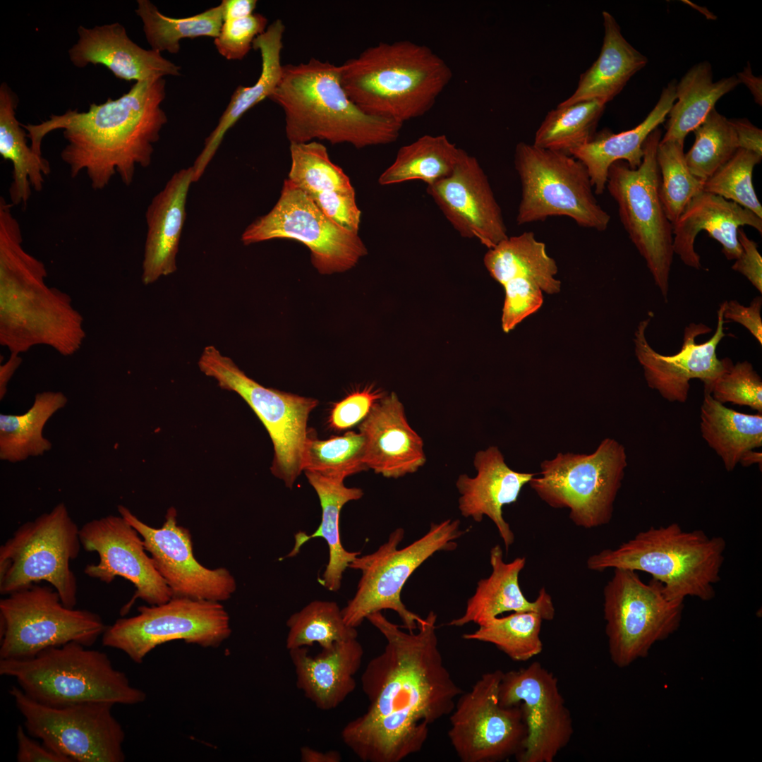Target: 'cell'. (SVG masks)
Masks as SVG:
<instances>
[{
  "label": "cell",
  "instance_id": "1",
  "mask_svg": "<svg viewBox=\"0 0 762 762\" xmlns=\"http://www.w3.org/2000/svg\"><path fill=\"white\" fill-rule=\"evenodd\" d=\"M385 638L361 677L369 705L342 729L344 744L363 762H400L420 751L430 727L450 715L463 691L444 664L430 611L418 632L404 631L381 612L366 618Z\"/></svg>",
  "mask_w": 762,
  "mask_h": 762
},
{
  "label": "cell",
  "instance_id": "2",
  "mask_svg": "<svg viewBox=\"0 0 762 762\" xmlns=\"http://www.w3.org/2000/svg\"><path fill=\"white\" fill-rule=\"evenodd\" d=\"M165 87L164 78L135 82L118 99L109 97L104 103H92L87 111L68 109L38 124L22 126L27 131L32 149L42 155L45 135L63 130L67 144L61 157L71 178L85 171L91 187L101 190L118 174L129 186L136 167L151 164L153 145L167 122L161 107Z\"/></svg>",
  "mask_w": 762,
  "mask_h": 762
},
{
  "label": "cell",
  "instance_id": "3",
  "mask_svg": "<svg viewBox=\"0 0 762 762\" xmlns=\"http://www.w3.org/2000/svg\"><path fill=\"white\" fill-rule=\"evenodd\" d=\"M13 212L0 214L1 340L12 353L38 344L64 355L75 351L84 332L65 295L45 284L44 264L23 247Z\"/></svg>",
  "mask_w": 762,
  "mask_h": 762
},
{
  "label": "cell",
  "instance_id": "4",
  "mask_svg": "<svg viewBox=\"0 0 762 762\" xmlns=\"http://www.w3.org/2000/svg\"><path fill=\"white\" fill-rule=\"evenodd\" d=\"M269 99L284 113L290 144L318 139L358 149L387 145L397 140L403 126L362 110L342 87L339 66L318 59L283 65Z\"/></svg>",
  "mask_w": 762,
  "mask_h": 762
},
{
  "label": "cell",
  "instance_id": "5",
  "mask_svg": "<svg viewBox=\"0 0 762 762\" xmlns=\"http://www.w3.org/2000/svg\"><path fill=\"white\" fill-rule=\"evenodd\" d=\"M339 67L342 87L356 105L401 124L428 112L453 75L430 47L409 40L380 42Z\"/></svg>",
  "mask_w": 762,
  "mask_h": 762
},
{
  "label": "cell",
  "instance_id": "6",
  "mask_svg": "<svg viewBox=\"0 0 762 762\" xmlns=\"http://www.w3.org/2000/svg\"><path fill=\"white\" fill-rule=\"evenodd\" d=\"M726 542L701 530L684 531L677 523L651 526L615 548L591 555L588 569H626L646 572L663 585L667 597L684 601L695 597L708 601L720 580Z\"/></svg>",
  "mask_w": 762,
  "mask_h": 762
},
{
  "label": "cell",
  "instance_id": "7",
  "mask_svg": "<svg viewBox=\"0 0 762 762\" xmlns=\"http://www.w3.org/2000/svg\"><path fill=\"white\" fill-rule=\"evenodd\" d=\"M76 642L21 660H0V675L13 677L33 700L61 707L87 702L136 705L146 699L109 656Z\"/></svg>",
  "mask_w": 762,
  "mask_h": 762
},
{
  "label": "cell",
  "instance_id": "8",
  "mask_svg": "<svg viewBox=\"0 0 762 762\" xmlns=\"http://www.w3.org/2000/svg\"><path fill=\"white\" fill-rule=\"evenodd\" d=\"M468 531L460 528L458 519L432 523L424 536L399 549L404 530L397 528L377 550L356 557L349 568L361 571V576L353 597L341 609L345 623L356 628L370 614L392 610L398 614L404 628L414 631L423 618L403 603L401 593L404 584L435 553L455 550L456 540Z\"/></svg>",
  "mask_w": 762,
  "mask_h": 762
},
{
  "label": "cell",
  "instance_id": "9",
  "mask_svg": "<svg viewBox=\"0 0 762 762\" xmlns=\"http://www.w3.org/2000/svg\"><path fill=\"white\" fill-rule=\"evenodd\" d=\"M514 164L521 184L517 224L564 216L583 228L607 229L610 216L598 204L588 171L579 160L520 142L515 147Z\"/></svg>",
  "mask_w": 762,
  "mask_h": 762
},
{
  "label": "cell",
  "instance_id": "10",
  "mask_svg": "<svg viewBox=\"0 0 762 762\" xmlns=\"http://www.w3.org/2000/svg\"><path fill=\"white\" fill-rule=\"evenodd\" d=\"M627 466L624 447L607 437L591 454L558 453L540 464L528 485L548 505L566 508L579 527L608 524Z\"/></svg>",
  "mask_w": 762,
  "mask_h": 762
},
{
  "label": "cell",
  "instance_id": "11",
  "mask_svg": "<svg viewBox=\"0 0 762 762\" xmlns=\"http://www.w3.org/2000/svg\"><path fill=\"white\" fill-rule=\"evenodd\" d=\"M81 547L80 528L63 502L23 524L0 547V593L46 581L74 608L78 583L71 562Z\"/></svg>",
  "mask_w": 762,
  "mask_h": 762
},
{
  "label": "cell",
  "instance_id": "12",
  "mask_svg": "<svg viewBox=\"0 0 762 762\" xmlns=\"http://www.w3.org/2000/svg\"><path fill=\"white\" fill-rule=\"evenodd\" d=\"M661 136L659 128L648 136L639 167L632 169L624 161L613 163L608 170L606 188L617 205L622 224L667 303L675 253L672 224L659 195L656 154Z\"/></svg>",
  "mask_w": 762,
  "mask_h": 762
},
{
  "label": "cell",
  "instance_id": "13",
  "mask_svg": "<svg viewBox=\"0 0 762 762\" xmlns=\"http://www.w3.org/2000/svg\"><path fill=\"white\" fill-rule=\"evenodd\" d=\"M107 627L98 614L66 607L54 588L34 583L0 600V660L32 658L70 642L90 647Z\"/></svg>",
  "mask_w": 762,
  "mask_h": 762
},
{
  "label": "cell",
  "instance_id": "14",
  "mask_svg": "<svg viewBox=\"0 0 762 762\" xmlns=\"http://www.w3.org/2000/svg\"><path fill=\"white\" fill-rule=\"evenodd\" d=\"M684 601L667 597L663 585L643 582L637 572L614 569L603 588L605 633L611 660L619 667L647 656L651 648L679 628Z\"/></svg>",
  "mask_w": 762,
  "mask_h": 762
},
{
  "label": "cell",
  "instance_id": "15",
  "mask_svg": "<svg viewBox=\"0 0 762 762\" xmlns=\"http://www.w3.org/2000/svg\"><path fill=\"white\" fill-rule=\"evenodd\" d=\"M198 366L202 373L214 379L219 387L236 392L253 409L273 443L271 471L291 488L303 471L308 419L318 400L260 385L212 345L205 347Z\"/></svg>",
  "mask_w": 762,
  "mask_h": 762
},
{
  "label": "cell",
  "instance_id": "16",
  "mask_svg": "<svg viewBox=\"0 0 762 762\" xmlns=\"http://www.w3.org/2000/svg\"><path fill=\"white\" fill-rule=\"evenodd\" d=\"M29 735L71 762H123L125 732L113 704L87 702L61 707L42 704L19 687L8 690Z\"/></svg>",
  "mask_w": 762,
  "mask_h": 762
},
{
  "label": "cell",
  "instance_id": "17",
  "mask_svg": "<svg viewBox=\"0 0 762 762\" xmlns=\"http://www.w3.org/2000/svg\"><path fill=\"white\" fill-rule=\"evenodd\" d=\"M138 615L107 626L104 646L121 651L140 664L156 647L181 640L203 648H217L231 636L230 617L222 603L171 598L159 605H142Z\"/></svg>",
  "mask_w": 762,
  "mask_h": 762
},
{
  "label": "cell",
  "instance_id": "18",
  "mask_svg": "<svg viewBox=\"0 0 762 762\" xmlns=\"http://www.w3.org/2000/svg\"><path fill=\"white\" fill-rule=\"evenodd\" d=\"M274 238L304 244L310 251L313 266L322 274L349 270L368 253L358 233L332 222L287 179L272 209L250 224L241 235L245 245Z\"/></svg>",
  "mask_w": 762,
  "mask_h": 762
},
{
  "label": "cell",
  "instance_id": "19",
  "mask_svg": "<svg viewBox=\"0 0 762 762\" xmlns=\"http://www.w3.org/2000/svg\"><path fill=\"white\" fill-rule=\"evenodd\" d=\"M503 673L495 670L483 674L456 701L448 737L462 762H500L522 750L527 729L521 707L500 703Z\"/></svg>",
  "mask_w": 762,
  "mask_h": 762
},
{
  "label": "cell",
  "instance_id": "20",
  "mask_svg": "<svg viewBox=\"0 0 762 762\" xmlns=\"http://www.w3.org/2000/svg\"><path fill=\"white\" fill-rule=\"evenodd\" d=\"M503 706L519 704L527 734L519 762H552L574 734L571 713L557 677L540 663L503 673L499 689Z\"/></svg>",
  "mask_w": 762,
  "mask_h": 762
},
{
  "label": "cell",
  "instance_id": "21",
  "mask_svg": "<svg viewBox=\"0 0 762 762\" xmlns=\"http://www.w3.org/2000/svg\"><path fill=\"white\" fill-rule=\"evenodd\" d=\"M118 511L142 537L172 598L219 603L231 598L237 588L234 576L225 567L209 569L195 559L190 532L177 524L175 508L167 510L160 528L146 524L123 505Z\"/></svg>",
  "mask_w": 762,
  "mask_h": 762
},
{
  "label": "cell",
  "instance_id": "22",
  "mask_svg": "<svg viewBox=\"0 0 762 762\" xmlns=\"http://www.w3.org/2000/svg\"><path fill=\"white\" fill-rule=\"evenodd\" d=\"M80 538L85 550L99 556L97 564L85 567L87 576L107 584L120 576L134 586L135 593L121 615L127 614L138 598L147 605H159L172 598L142 537L122 516L110 514L86 522L80 528Z\"/></svg>",
  "mask_w": 762,
  "mask_h": 762
},
{
  "label": "cell",
  "instance_id": "23",
  "mask_svg": "<svg viewBox=\"0 0 762 762\" xmlns=\"http://www.w3.org/2000/svg\"><path fill=\"white\" fill-rule=\"evenodd\" d=\"M724 302L717 311V326L710 339L697 343L696 338L712 329L702 323L691 322L684 327L682 346L679 352L665 356L648 343L646 332L651 319L639 322L634 332V351L643 369L647 385L670 402L684 403L688 399L689 382L698 379L707 392L725 368L727 358L719 359L716 350L725 333Z\"/></svg>",
  "mask_w": 762,
  "mask_h": 762
},
{
  "label": "cell",
  "instance_id": "24",
  "mask_svg": "<svg viewBox=\"0 0 762 762\" xmlns=\"http://www.w3.org/2000/svg\"><path fill=\"white\" fill-rule=\"evenodd\" d=\"M426 191L462 237L476 238L488 249L508 237L488 178L478 159L465 150L452 173L427 186Z\"/></svg>",
  "mask_w": 762,
  "mask_h": 762
},
{
  "label": "cell",
  "instance_id": "25",
  "mask_svg": "<svg viewBox=\"0 0 762 762\" xmlns=\"http://www.w3.org/2000/svg\"><path fill=\"white\" fill-rule=\"evenodd\" d=\"M473 466L477 471L474 477L461 474L456 481L459 509L464 517L476 522L488 516L495 525L507 552L515 536L503 517L502 509L517 501L524 486L536 473L512 470L497 446L478 451Z\"/></svg>",
  "mask_w": 762,
  "mask_h": 762
},
{
  "label": "cell",
  "instance_id": "26",
  "mask_svg": "<svg viewBox=\"0 0 762 762\" xmlns=\"http://www.w3.org/2000/svg\"><path fill=\"white\" fill-rule=\"evenodd\" d=\"M368 468L386 478L416 472L426 456L423 441L409 425L404 405L392 392L377 402L359 425Z\"/></svg>",
  "mask_w": 762,
  "mask_h": 762
},
{
  "label": "cell",
  "instance_id": "27",
  "mask_svg": "<svg viewBox=\"0 0 762 762\" xmlns=\"http://www.w3.org/2000/svg\"><path fill=\"white\" fill-rule=\"evenodd\" d=\"M77 32L78 40L68 50L69 59L77 68L100 64L115 77L135 82L180 75L179 66L157 51L138 46L119 23L92 28L80 25Z\"/></svg>",
  "mask_w": 762,
  "mask_h": 762
},
{
  "label": "cell",
  "instance_id": "28",
  "mask_svg": "<svg viewBox=\"0 0 762 762\" xmlns=\"http://www.w3.org/2000/svg\"><path fill=\"white\" fill-rule=\"evenodd\" d=\"M746 225L761 234L762 218L736 202L701 191L691 199L672 224L674 253L684 265L700 270L701 258L694 242L698 234L706 231L720 243L727 260H737L742 253L738 229Z\"/></svg>",
  "mask_w": 762,
  "mask_h": 762
},
{
  "label": "cell",
  "instance_id": "29",
  "mask_svg": "<svg viewBox=\"0 0 762 762\" xmlns=\"http://www.w3.org/2000/svg\"><path fill=\"white\" fill-rule=\"evenodd\" d=\"M526 562L525 557L505 562L501 546H493L490 551V575L478 582L473 595L467 600L464 615L447 625L462 627L473 622L481 626L506 612L533 611L540 614L543 620H552L555 609L545 588H540L533 601L528 600L521 589L519 576Z\"/></svg>",
  "mask_w": 762,
  "mask_h": 762
},
{
  "label": "cell",
  "instance_id": "30",
  "mask_svg": "<svg viewBox=\"0 0 762 762\" xmlns=\"http://www.w3.org/2000/svg\"><path fill=\"white\" fill-rule=\"evenodd\" d=\"M192 167L176 172L152 200L145 217L147 226L142 280L150 284L176 270V257L186 220Z\"/></svg>",
  "mask_w": 762,
  "mask_h": 762
},
{
  "label": "cell",
  "instance_id": "31",
  "mask_svg": "<svg viewBox=\"0 0 762 762\" xmlns=\"http://www.w3.org/2000/svg\"><path fill=\"white\" fill-rule=\"evenodd\" d=\"M363 653L357 638L337 642L315 656L307 647L289 650L297 688L318 709L336 708L355 690Z\"/></svg>",
  "mask_w": 762,
  "mask_h": 762
},
{
  "label": "cell",
  "instance_id": "32",
  "mask_svg": "<svg viewBox=\"0 0 762 762\" xmlns=\"http://www.w3.org/2000/svg\"><path fill=\"white\" fill-rule=\"evenodd\" d=\"M676 84L675 80L667 83L655 107L638 126L618 133L603 128L588 143L569 152L586 168L595 195H601L605 190L608 170L613 163L624 161L632 169L641 164L645 140L665 121L675 103Z\"/></svg>",
  "mask_w": 762,
  "mask_h": 762
},
{
  "label": "cell",
  "instance_id": "33",
  "mask_svg": "<svg viewBox=\"0 0 762 762\" xmlns=\"http://www.w3.org/2000/svg\"><path fill=\"white\" fill-rule=\"evenodd\" d=\"M284 30L283 22L277 19L254 40L252 47L259 50L261 56L260 75L253 85L238 86L234 91L217 126L205 139L202 150L192 166L193 182L202 176L227 131L250 109L265 98L269 99L275 90L282 73L281 52Z\"/></svg>",
  "mask_w": 762,
  "mask_h": 762
},
{
  "label": "cell",
  "instance_id": "34",
  "mask_svg": "<svg viewBox=\"0 0 762 762\" xmlns=\"http://www.w3.org/2000/svg\"><path fill=\"white\" fill-rule=\"evenodd\" d=\"M604 36L600 52L593 64L579 77L573 94L558 105L598 100H612L631 78L648 63L646 56L622 35L620 27L609 12L602 13Z\"/></svg>",
  "mask_w": 762,
  "mask_h": 762
},
{
  "label": "cell",
  "instance_id": "35",
  "mask_svg": "<svg viewBox=\"0 0 762 762\" xmlns=\"http://www.w3.org/2000/svg\"><path fill=\"white\" fill-rule=\"evenodd\" d=\"M305 474L320 500L322 520L318 529L311 535L303 532L295 535V545L286 557L295 556L300 548L311 538H324L328 545L329 561L320 583L330 591H337L341 587L343 573L350 563L361 555V552L348 551L341 545L340 512L348 502L361 499L363 492L361 488L345 486L342 480L327 478L310 471H305Z\"/></svg>",
  "mask_w": 762,
  "mask_h": 762
},
{
  "label": "cell",
  "instance_id": "36",
  "mask_svg": "<svg viewBox=\"0 0 762 762\" xmlns=\"http://www.w3.org/2000/svg\"><path fill=\"white\" fill-rule=\"evenodd\" d=\"M17 95L6 83L0 85V155L13 165L8 189L10 202L26 206L31 188L41 191L44 176L50 173L49 162L28 145L27 133L16 117Z\"/></svg>",
  "mask_w": 762,
  "mask_h": 762
},
{
  "label": "cell",
  "instance_id": "37",
  "mask_svg": "<svg viewBox=\"0 0 762 762\" xmlns=\"http://www.w3.org/2000/svg\"><path fill=\"white\" fill-rule=\"evenodd\" d=\"M484 265L490 276L502 285L516 278L536 283L549 294H557L561 282L555 278L558 268L548 255L545 244L532 231L509 236L488 249Z\"/></svg>",
  "mask_w": 762,
  "mask_h": 762
},
{
  "label": "cell",
  "instance_id": "38",
  "mask_svg": "<svg viewBox=\"0 0 762 762\" xmlns=\"http://www.w3.org/2000/svg\"><path fill=\"white\" fill-rule=\"evenodd\" d=\"M740 82L737 76L713 80L707 61L693 66L676 84V99L668 113L669 120L662 141L682 140L694 131L715 108L716 102Z\"/></svg>",
  "mask_w": 762,
  "mask_h": 762
},
{
  "label": "cell",
  "instance_id": "39",
  "mask_svg": "<svg viewBox=\"0 0 762 762\" xmlns=\"http://www.w3.org/2000/svg\"><path fill=\"white\" fill-rule=\"evenodd\" d=\"M700 419L702 437L727 471L734 469L745 453L762 446V413L736 411L704 392Z\"/></svg>",
  "mask_w": 762,
  "mask_h": 762
},
{
  "label": "cell",
  "instance_id": "40",
  "mask_svg": "<svg viewBox=\"0 0 762 762\" xmlns=\"http://www.w3.org/2000/svg\"><path fill=\"white\" fill-rule=\"evenodd\" d=\"M68 400L62 392H43L35 395L32 406L23 414L0 415V459L11 463L43 455L52 449L43 436L47 421Z\"/></svg>",
  "mask_w": 762,
  "mask_h": 762
},
{
  "label": "cell",
  "instance_id": "41",
  "mask_svg": "<svg viewBox=\"0 0 762 762\" xmlns=\"http://www.w3.org/2000/svg\"><path fill=\"white\" fill-rule=\"evenodd\" d=\"M464 150L445 135H424L400 147L395 159L379 176L381 186L421 181L427 186L449 176Z\"/></svg>",
  "mask_w": 762,
  "mask_h": 762
},
{
  "label": "cell",
  "instance_id": "42",
  "mask_svg": "<svg viewBox=\"0 0 762 762\" xmlns=\"http://www.w3.org/2000/svg\"><path fill=\"white\" fill-rule=\"evenodd\" d=\"M136 14L143 22V32L151 49L177 54L185 38H216L224 22L223 4L186 18H171L159 12L149 0L137 1Z\"/></svg>",
  "mask_w": 762,
  "mask_h": 762
},
{
  "label": "cell",
  "instance_id": "43",
  "mask_svg": "<svg viewBox=\"0 0 762 762\" xmlns=\"http://www.w3.org/2000/svg\"><path fill=\"white\" fill-rule=\"evenodd\" d=\"M606 104L589 100L557 105L545 115L536 131L533 144L569 154L594 136Z\"/></svg>",
  "mask_w": 762,
  "mask_h": 762
},
{
  "label": "cell",
  "instance_id": "44",
  "mask_svg": "<svg viewBox=\"0 0 762 762\" xmlns=\"http://www.w3.org/2000/svg\"><path fill=\"white\" fill-rule=\"evenodd\" d=\"M543 621L538 612H516L505 617H496L479 626L475 631L464 634L462 637L491 643L512 660L527 661L543 651L540 636Z\"/></svg>",
  "mask_w": 762,
  "mask_h": 762
},
{
  "label": "cell",
  "instance_id": "45",
  "mask_svg": "<svg viewBox=\"0 0 762 762\" xmlns=\"http://www.w3.org/2000/svg\"><path fill=\"white\" fill-rule=\"evenodd\" d=\"M286 626V647L289 651L313 646L315 643L322 649H329L337 642L358 636L356 628L345 623L341 609L334 601L310 602L291 615Z\"/></svg>",
  "mask_w": 762,
  "mask_h": 762
},
{
  "label": "cell",
  "instance_id": "46",
  "mask_svg": "<svg viewBox=\"0 0 762 762\" xmlns=\"http://www.w3.org/2000/svg\"><path fill=\"white\" fill-rule=\"evenodd\" d=\"M291 167L287 179L310 198L330 191H352L349 177L333 163L327 149L315 140L290 144Z\"/></svg>",
  "mask_w": 762,
  "mask_h": 762
},
{
  "label": "cell",
  "instance_id": "47",
  "mask_svg": "<svg viewBox=\"0 0 762 762\" xmlns=\"http://www.w3.org/2000/svg\"><path fill=\"white\" fill-rule=\"evenodd\" d=\"M365 469V440L361 433L349 431L343 436L325 440L308 436L303 471L344 480Z\"/></svg>",
  "mask_w": 762,
  "mask_h": 762
},
{
  "label": "cell",
  "instance_id": "48",
  "mask_svg": "<svg viewBox=\"0 0 762 762\" xmlns=\"http://www.w3.org/2000/svg\"><path fill=\"white\" fill-rule=\"evenodd\" d=\"M694 132L695 140L685 160L692 175L704 182L738 150L737 138L730 119L715 108Z\"/></svg>",
  "mask_w": 762,
  "mask_h": 762
},
{
  "label": "cell",
  "instance_id": "49",
  "mask_svg": "<svg viewBox=\"0 0 762 762\" xmlns=\"http://www.w3.org/2000/svg\"><path fill=\"white\" fill-rule=\"evenodd\" d=\"M684 141L660 140L656 154L660 173V198L669 221L674 224L691 199L702 191V181L691 173L684 152Z\"/></svg>",
  "mask_w": 762,
  "mask_h": 762
},
{
  "label": "cell",
  "instance_id": "50",
  "mask_svg": "<svg viewBox=\"0 0 762 762\" xmlns=\"http://www.w3.org/2000/svg\"><path fill=\"white\" fill-rule=\"evenodd\" d=\"M762 156L738 149L734 155L703 183L702 191L737 203L762 218V206L752 181L755 166Z\"/></svg>",
  "mask_w": 762,
  "mask_h": 762
},
{
  "label": "cell",
  "instance_id": "51",
  "mask_svg": "<svg viewBox=\"0 0 762 762\" xmlns=\"http://www.w3.org/2000/svg\"><path fill=\"white\" fill-rule=\"evenodd\" d=\"M717 401L749 406L762 413V380L752 364H734L727 358L725 370L707 392Z\"/></svg>",
  "mask_w": 762,
  "mask_h": 762
},
{
  "label": "cell",
  "instance_id": "52",
  "mask_svg": "<svg viewBox=\"0 0 762 762\" xmlns=\"http://www.w3.org/2000/svg\"><path fill=\"white\" fill-rule=\"evenodd\" d=\"M267 19L260 13L223 22L214 43L219 53L228 60H242L252 48L256 37L267 29Z\"/></svg>",
  "mask_w": 762,
  "mask_h": 762
},
{
  "label": "cell",
  "instance_id": "53",
  "mask_svg": "<svg viewBox=\"0 0 762 762\" xmlns=\"http://www.w3.org/2000/svg\"><path fill=\"white\" fill-rule=\"evenodd\" d=\"M505 297L502 315L504 332L512 330L525 318L538 311L543 303V291L533 282L516 278L502 284Z\"/></svg>",
  "mask_w": 762,
  "mask_h": 762
},
{
  "label": "cell",
  "instance_id": "54",
  "mask_svg": "<svg viewBox=\"0 0 762 762\" xmlns=\"http://www.w3.org/2000/svg\"><path fill=\"white\" fill-rule=\"evenodd\" d=\"M310 198L321 212L338 226L349 231L358 233L362 212L356 203L355 190L325 192Z\"/></svg>",
  "mask_w": 762,
  "mask_h": 762
},
{
  "label": "cell",
  "instance_id": "55",
  "mask_svg": "<svg viewBox=\"0 0 762 762\" xmlns=\"http://www.w3.org/2000/svg\"><path fill=\"white\" fill-rule=\"evenodd\" d=\"M384 396L373 387L354 392L335 404L329 418L330 427L337 430L351 428L363 421Z\"/></svg>",
  "mask_w": 762,
  "mask_h": 762
},
{
  "label": "cell",
  "instance_id": "56",
  "mask_svg": "<svg viewBox=\"0 0 762 762\" xmlns=\"http://www.w3.org/2000/svg\"><path fill=\"white\" fill-rule=\"evenodd\" d=\"M762 297H754L749 306L741 304L737 300L724 301L723 318L725 320L737 322L744 327L762 345V319L761 310Z\"/></svg>",
  "mask_w": 762,
  "mask_h": 762
},
{
  "label": "cell",
  "instance_id": "57",
  "mask_svg": "<svg viewBox=\"0 0 762 762\" xmlns=\"http://www.w3.org/2000/svg\"><path fill=\"white\" fill-rule=\"evenodd\" d=\"M738 240L742 248L740 256L735 260L732 269L744 275L751 284L762 293V258L757 243L750 239L739 228Z\"/></svg>",
  "mask_w": 762,
  "mask_h": 762
},
{
  "label": "cell",
  "instance_id": "58",
  "mask_svg": "<svg viewBox=\"0 0 762 762\" xmlns=\"http://www.w3.org/2000/svg\"><path fill=\"white\" fill-rule=\"evenodd\" d=\"M18 762H71L68 758L31 738L24 726L18 725L16 730Z\"/></svg>",
  "mask_w": 762,
  "mask_h": 762
},
{
  "label": "cell",
  "instance_id": "59",
  "mask_svg": "<svg viewBox=\"0 0 762 762\" xmlns=\"http://www.w3.org/2000/svg\"><path fill=\"white\" fill-rule=\"evenodd\" d=\"M737 135L739 149L762 156V131L746 119L730 120Z\"/></svg>",
  "mask_w": 762,
  "mask_h": 762
},
{
  "label": "cell",
  "instance_id": "60",
  "mask_svg": "<svg viewBox=\"0 0 762 762\" xmlns=\"http://www.w3.org/2000/svg\"><path fill=\"white\" fill-rule=\"evenodd\" d=\"M224 21L238 19L253 13L257 4L255 0H223Z\"/></svg>",
  "mask_w": 762,
  "mask_h": 762
},
{
  "label": "cell",
  "instance_id": "61",
  "mask_svg": "<svg viewBox=\"0 0 762 762\" xmlns=\"http://www.w3.org/2000/svg\"><path fill=\"white\" fill-rule=\"evenodd\" d=\"M740 83H744L752 94L756 103L762 104V80L761 77L755 76L748 64L744 70L737 75Z\"/></svg>",
  "mask_w": 762,
  "mask_h": 762
},
{
  "label": "cell",
  "instance_id": "62",
  "mask_svg": "<svg viewBox=\"0 0 762 762\" xmlns=\"http://www.w3.org/2000/svg\"><path fill=\"white\" fill-rule=\"evenodd\" d=\"M302 762H340L341 754L335 750L320 751L309 746H302L300 749Z\"/></svg>",
  "mask_w": 762,
  "mask_h": 762
},
{
  "label": "cell",
  "instance_id": "63",
  "mask_svg": "<svg viewBox=\"0 0 762 762\" xmlns=\"http://www.w3.org/2000/svg\"><path fill=\"white\" fill-rule=\"evenodd\" d=\"M21 362V359L18 356V353H13L9 360L1 365L0 368V399H2L6 392L7 384L11 379V376L14 373L16 368L19 366Z\"/></svg>",
  "mask_w": 762,
  "mask_h": 762
},
{
  "label": "cell",
  "instance_id": "64",
  "mask_svg": "<svg viewBox=\"0 0 762 762\" xmlns=\"http://www.w3.org/2000/svg\"><path fill=\"white\" fill-rule=\"evenodd\" d=\"M761 452H757L751 450L745 453L742 456L739 463L744 466H749L753 464H758V465L760 464V466L761 467Z\"/></svg>",
  "mask_w": 762,
  "mask_h": 762
}]
</instances>
